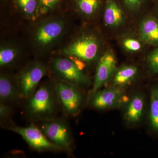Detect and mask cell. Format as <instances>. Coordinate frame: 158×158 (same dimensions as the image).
<instances>
[{"label":"cell","mask_w":158,"mask_h":158,"mask_svg":"<svg viewBox=\"0 0 158 158\" xmlns=\"http://www.w3.org/2000/svg\"><path fill=\"white\" fill-rule=\"evenodd\" d=\"M67 27L66 20L61 16H50L37 22L29 35L32 48L40 55L48 52L62 40Z\"/></svg>","instance_id":"cell-1"},{"label":"cell","mask_w":158,"mask_h":158,"mask_svg":"<svg viewBox=\"0 0 158 158\" xmlns=\"http://www.w3.org/2000/svg\"><path fill=\"white\" fill-rule=\"evenodd\" d=\"M28 100V114L35 119L44 121L53 119L59 103L54 86L48 83L40 86Z\"/></svg>","instance_id":"cell-2"},{"label":"cell","mask_w":158,"mask_h":158,"mask_svg":"<svg viewBox=\"0 0 158 158\" xmlns=\"http://www.w3.org/2000/svg\"><path fill=\"white\" fill-rule=\"evenodd\" d=\"M100 39L92 33H84L74 37L62 48L61 55L81 62L90 63L99 56Z\"/></svg>","instance_id":"cell-3"},{"label":"cell","mask_w":158,"mask_h":158,"mask_svg":"<svg viewBox=\"0 0 158 158\" xmlns=\"http://www.w3.org/2000/svg\"><path fill=\"white\" fill-rule=\"evenodd\" d=\"M47 72V66L40 61L30 62L25 66L16 76L19 97L27 99L30 98Z\"/></svg>","instance_id":"cell-4"},{"label":"cell","mask_w":158,"mask_h":158,"mask_svg":"<svg viewBox=\"0 0 158 158\" xmlns=\"http://www.w3.org/2000/svg\"><path fill=\"white\" fill-rule=\"evenodd\" d=\"M51 68L58 79L78 86L88 85L90 79L72 59L62 56L54 58Z\"/></svg>","instance_id":"cell-5"},{"label":"cell","mask_w":158,"mask_h":158,"mask_svg":"<svg viewBox=\"0 0 158 158\" xmlns=\"http://www.w3.org/2000/svg\"><path fill=\"white\" fill-rule=\"evenodd\" d=\"M40 128L51 142L62 150L69 151L72 148V136L65 121L53 118L44 121Z\"/></svg>","instance_id":"cell-6"},{"label":"cell","mask_w":158,"mask_h":158,"mask_svg":"<svg viewBox=\"0 0 158 158\" xmlns=\"http://www.w3.org/2000/svg\"><path fill=\"white\" fill-rule=\"evenodd\" d=\"M59 104L69 115H75L78 113L81 106L82 98L77 86L69 82L58 80L55 83Z\"/></svg>","instance_id":"cell-7"},{"label":"cell","mask_w":158,"mask_h":158,"mask_svg":"<svg viewBox=\"0 0 158 158\" xmlns=\"http://www.w3.org/2000/svg\"><path fill=\"white\" fill-rule=\"evenodd\" d=\"M8 128L21 136L30 146L38 151L62 150L48 139L40 128L35 126L27 127H11Z\"/></svg>","instance_id":"cell-8"},{"label":"cell","mask_w":158,"mask_h":158,"mask_svg":"<svg viewBox=\"0 0 158 158\" xmlns=\"http://www.w3.org/2000/svg\"><path fill=\"white\" fill-rule=\"evenodd\" d=\"M127 100L122 88L113 86L91 94L90 104L97 110H106L119 106Z\"/></svg>","instance_id":"cell-9"},{"label":"cell","mask_w":158,"mask_h":158,"mask_svg":"<svg viewBox=\"0 0 158 158\" xmlns=\"http://www.w3.org/2000/svg\"><path fill=\"white\" fill-rule=\"evenodd\" d=\"M116 58L113 52H105L98 59L90 94L98 91L108 83L116 72Z\"/></svg>","instance_id":"cell-10"},{"label":"cell","mask_w":158,"mask_h":158,"mask_svg":"<svg viewBox=\"0 0 158 158\" xmlns=\"http://www.w3.org/2000/svg\"><path fill=\"white\" fill-rule=\"evenodd\" d=\"M103 14L105 24L109 27H118L125 21L124 10L118 0H105Z\"/></svg>","instance_id":"cell-11"},{"label":"cell","mask_w":158,"mask_h":158,"mask_svg":"<svg viewBox=\"0 0 158 158\" xmlns=\"http://www.w3.org/2000/svg\"><path fill=\"white\" fill-rule=\"evenodd\" d=\"M19 97L17 80L7 73H2L0 76V100L1 103L8 105Z\"/></svg>","instance_id":"cell-12"},{"label":"cell","mask_w":158,"mask_h":158,"mask_svg":"<svg viewBox=\"0 0 158 158\" xmlns=\"http://www.w3.org/2000/svg\"><path fill=\"white\" fill-rule=\"evenodd\" d=\"M104 4L103 0H69L67 7L86 18L98 14Z\"/></svg>","instance_id":"cell-13"},{"label":"cell","mask_w":158,"mask_h":158,"mask_svg":"<svg viewBox=\"0 0 158 158\" xmlns=\"http://www.w3.org/2000/svg\"><path fill=\"white\" fill-rule=\"evenodd\" d=\"M141 41L148 45L158 47V19L154 16L145 17L139 27Z\"/></svg>","instance_id":"cell-14"},{"label":"cell","mask_w":158,"mask_h":158,"mask_svg":"<svg viewBox=\"0 0 158 158\" xmlns=\"http://www.w3.org/2000/svg\"><path fill=\"white\" fill-rule=\"evenodd\" d=\"M144 108V97L140 94L133 96L127 102L125 112V118L131 124L139 122L142 118Z\"/></svg>","instance_id":"cell-15"},{"label":"cell","mask_w":158,"mask_h":158,"mask_svg":"<svg viewBox=\"0 0 158 158\" xmlns=\"http://www.w3.org/2000/svg\"><path fill=\"white\" fill-rule=\"evenodd\" d=\"M21 55L18 45L11 41H5L0 47V66L1 68L11 67L18 62Z\"/></svg>","instance_id":"cell-16"},{"label":"cell","mask_w":158,"mask_h":158,"mask_svg":"<svg viewBox=\"0 0 158 158\" xmlns=\"http://www.w3.org/2000/svg\"><path fill=\"white\" fill-rule=\"evenodd\" d=\"M13 6L28 19L35 20L39 17L38 0H11Z\"/></svg>","instance_id":"cell-17"},{"label":"cell","mask_w":158,"mask_h":158,"mask_svg":"<svg viewBox=\"0 0 158 158\" xmlns=\"http://www.w3.org/2000/svg\"><path fill=\"white\" fill-rule=\"evenodd\" d=\"M138 73V69L134 65H125L118 69L113 76V86L122 88L132 81Z\"/></svg>","instance_id":"cell-18"},{"label":"cell","mask_w":158,"mask_h":158,"mask_svg":"<svg viewBox=\"0 0 158 158\" xmlns=\"http://www.w3.org/2000/svg\"><path fill=\"white\" fill-rule=\"evenodd\" d=\"M149 122L153 131L158 132V86L154 87L151 91Z\"/></svg>","instance_id":"cell-19"},{"label":"cell","mask_w":158,"mask_h":158,"mask_svg":"<svg viewBox=\"0 0 158 158\" xmlns=\"http://www.w3.org/2000/svg\"><path fill=\"white\" fill-rule=\"evenodd\" d=\"M69 0H38L39 17L50 14L62 7H67Z\"/></svg>","instance_id":"cell-20"},{"label":"cell","mask_w":158,"mask_h":158,"mask_svg":"<svg viewBox=\"0 0 158 158\" xmlns=\"http://www.w3.org/2000/svg\"><path fill=\"white\" fill-rule=\"evenodd\" d=\"M148 66L153 74L158 73V47L152 51L147 57Z\"/></svg>","instance_id":"cell-21"},{"label":"cell","mask_w":158,"mask_h":158,"mask_svg":"<svg viewBox=\"0 0 158 158\" xmlns=\"http://www.w3.org/2000/svg\"><path fill=\"white\" fill-rule=\"evenodd\" d=\"M122 44L126 50L130 52H138L142 48L141 43L135 38H126L123 40Z\"/></svg>","instance_id":"cell-22"},{"label":"cell","mask_w":158,"mask_h":158,"mask_svg":"<svg viewBox=\"0 0 158 158\" xmlns=\"http://www.w3.org/2000/svg\"><path fill=\"white\" fill-rule=\"evenodd\" d=\"M126 9L132 12L139 11L146 0H121Z\"/></svg>","instance_id":"cell-23"},{"label":"cell","mask_w":158,"mask_h":158,"mask_svg":"<svg viewBox=\"0 0 158 158\" xmlns=\"http://www.w3.org/2000/svg\"><path fill=\"white\" fill-rule=\"evenodd\" d=\"M11 110L8 105L1 103L0 104V116L2 119L9 117L11 114Z\"/></svg>","instance_id":"cell-24"},{"label":"cell","mask_w":158,"mask_h":158,"mask_svg":"<svg viewBox=\"0 0 158 158\" xmlns=\"http://www.w3.org/2000/svg\"><path fill=\"white\" fill-rule=\"evenodd\" d=\"M2 5H5V6H7L8 4L10 3L11 0H1Z\"/></svg>","instance_id":"cell-25"},{"label":"cell","mask_w":158,"mask_h":158,"mask_svg":"<svg viewBox=\"0 0 158 158\" xmlns=\"http://www.w3.org/2000/svg\"></svg>","instance_id":"cell-26"}]
</instances>
